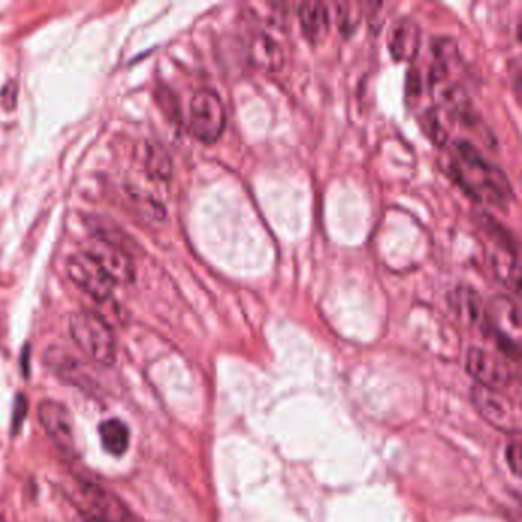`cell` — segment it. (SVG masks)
<instances>
[{
  "label": "cell",
  "mask_w": 522,
  "mask_h": 522,
  "mask_svg": "<svg viewBox=\"0 0 522 522\" xmlns=\"http://www.w3.org/2000/svg\"><path fill=\"white\" fill-rule=\"evenodd\" d=\"M100 441H102L103 449L114 457H121L128 451L129 443H131V431L124 421L118 418L103 421L100 428Z\"/></svg>",
  "instance_id": "13"
},
{
  "label": "cell",
  "mask_w": 522,
  "mask_h": 522,
  "mask_svg": "<svg viewBox=\"0 0 522 522\" xmlns=\"http://www.w3.org/2000/svg\"><path fill=\"white\" fill-rule=\"evenodd\" d=\"M248 56L253 65L265 71H278L284 65V51L275 39L267 34H255L248 46Z\"/></svg>",
  "instance_id": "12"
},
{
  "label": "cell",
  "mask_w": 522,
  "mask_h": 522,
  "mask_svg": "<svg viewBox=\"0 0 522 522\" xmlns=\"http://www.w3.org/2000/svg\"><path fill=\"white\" fill-rule=\"evenodd\" d=\"M0 522H4V521H2V519H0Z\"/></svg>",
  "instance_id": "21"
},
{
  "label": "cell",
  "mask_w": 522,
  "mask_h": 522,
  "mask_svg": "<svg viewBox=\"0 0 522 522\" xmlns=\"http://www.w3.org/2000/svg\"><path fill=\"white\" fill-rule=\"evenodd\" d=\"M27 412L28 403L25 402V397H23V395H19L16 400V406H14L13 425L19 428V426L22 425L23 418H25Z\"/></svg>",
  "instance_id": "19"
},
{
  "label": "cell",
  "mask_w": 522,
  "mask_h": 522,
  "mask_svg": "<svg viewBox=\"0 0 522 522\" xmlns=\"http://www.w3.org/2000/svg\"><path fill=\"white\" fill-rule=\"evenodd\" d=\"M449 299H451L452 308H454L455 313L461 319L474 323V325H477V323L483 325L486 308H483V305H481V299L477 291L469 287H458Z\"/></svg>",
  "instance_id": "14"
},
{
  "label": "cell",
  "mask_w": 522,
  "mask_h": 522,
  "mask_svg": "<svg viewBox=\"0 0 522 522\" xmlns=\"http://www.w3.org/2000/svg\"><path fill=\"white\" fill-rule=\"evenodd\" d=\"M423 128H425L426 134L435 144H438V146L446 144L447 132L443 123H441L440 115H438L435 109L426 112L425 118H423Z\"/></svg>",
  "instance_id": "17"
},
{
  "label": "cell",
  "mask_w": 522,
  "mask_h": 522,
  "mask_svg": "<svg viewBox=\"0 0 522 522\" xmlns=\"http://www.w3.org/2000/svg\"><path fill=\"white\" fill-rule=\"evenodd\" d=\"M297 17L308 42L317 45L330 31V11L323 2H305L297 5Z\"/></svg>",
  "instance_id": "11"
},
{
  "label": "cell",
  "mask_w": 522,
  "mask_h": 522,
  "mask_svg": "<svg viewBox=\"0 0 522 522\" xmlns=\"http://www.w3.org/2000/svg\"><path fill=\"white\" fill-rule=\"evenodd\" d=\"M37 415L49 440L53 441L63 454H72L76 449V431L69 409L54 400H43L37 408Z\"/></svg>",
  "instance_id": "5"
},
{
  "label": "cell",
  "mask_w": 522,
  "mask_h": 522,
  "mask_svg": "<svg viewBox=\"0 0 522 522\" xmlns=\"http://www.w3.org/2000/svg\"><path fill=\"white\" fill-rule=\"evenodd\" d=\"M466 366L470 376L474 377L478 385L484 386V388H501L512 380V372L509 371V368L480 348H472L469 351Z\"/></svg>",
  "instance_id": "8"
},
{
  "label": "cell",
  "mask_w": 522,
  "mask_h": 522,
  "mask_svg": "<svg viewBox=\"0 0 522 522\" xmlns=\"http://www.w3.org/2000/svg\"><path fill=\"white\" fill-rule=\"evenodd\" d=\"M507 466L512 470V474H519V444L518 441H513L506 449Z\"/></svg>",
  "instance_id": "18"
},
{
  "label": "cell",
  "mask_w": 522,
  "mask_h": 522,
  "mask_svg": "<svg viewBox=\"0 0 522 522\" xmlns=\"http://www.w3.org/2000/svg\"><path fill=\"white\" fill-rule=\"evenodd\" d=\"M86 252L98 262L114 284H132L134 282V262L126 248L95 239Z\"/></svg>",
  "instance_id": "6"
},
{
  "label": "cell",
  "mask_w": 522,
  "mask_h": 522,
  "mask_svg": "<svg viewBox=\"0 0 522 522\" xmlns=\"http://www.w3.org/2000/svg\"><path fill=\"white\" fill-rule=\"evenodd\" d=\"M69 333L89 360L112 366L117 359L114 333L105 319L92 311H77L69 319Z\"/></svg>",
  "instance_id": "2"
},
{
  "label": "cell",
  "mask_w": 522,
  "mask_h": 522,
  "mask_svg": "<svg viewBox=\"0 0 522 522\" xmlns=\"http://www.w3.org/2000/svg\"><path fill=\"white\" fill-rule=\"evenodd\" d=\"M337 25L343 34H351L357 27H359L360 20H362L363 4H350V2H343L337 4Z\"/></svg>",
  "instance_id": "16"
},
{
  "label": "cell",
  "mask_w": 522,
  "mask_h": 522,
  "mask_svg": "<svg viewBox=\"0 0 522 522\" xmlns=\"http://www.w3.org/2000/svg\"><path fill=\"white\" fill-rule=\"evenodd\" d=\"M86 522H111V521H106V519L98 518V516L86 515Z\"/></svg>",
  "instance_id": "20"
},
{
  "label": "cell",
  "mask_w": 522,
  "mask_h": 522,
  "mask_svg": "<svg viewBox=\"0 0 522 522\" xmlns=\"http://www.w3.org/2000/svg\"><path fill=\"white\" fill-rule=\"evenodd\" d=\"M66 273L69 279L94 301L105 302L112 296L114 282L88 252L72 255L66 262Z\"/></svg>",
  "instance_id": "4"
},
{
  "label": "cell",
  "mask_w": 522,
  "mask_h": 522,
  "mask_svg": "<svg viewBox=\"0 0 522 522\" xmlns=\"http://www.w3.org/2000/svg\"><path fill=\"white\" fill-rule=\"evenodd\" d=\"M83 495L88 503L86 515L98 516L111 522H129L128 510L108 490L95 484L85 483Z\"/></svg>",
  "instance_id": "10"
},
{
  "label": "cell",
  "mask_w": 522,
  "mask_h": 522,
  "mask_svg": "<svg viewBox=\"0 0 522 522\" xmlns=\"http://www.w3.org/2000/svg\"><path fill=\"white\" fill-rule=\"evenodd\" d=\"M189 126L195 138L212 144L226 131L227 112L218 92L201 88L193 94L189 106Z\"/></svg>",
  "instance_id": "3"
},
{
  "label": "cell",
  "mask_w": 522,
  "mask_h": 522,
  "mask_svg": "<svg viewBox=\"0 0 522 522\" xmlns=\"http://www.w3.org/2000/svg\"><path fill=\"white\" fill-rule=\"evenodd\" d=\"M449 170L461 189L474 200L500 207L512 203L513 189L506 173L469 141H455Z\"/></svg>",
  "instance_id": "1"
},
{
  "label": "cell",
  "mask_w": 522,
  "mask_h": 522,
  "mask_svg": "<svg viewBox=\"0 0 522 522\" xmlns=\"http://www.w3.org/2000/svg\"><path fill=\"white\" fill-rule=\"evenodd\" d=\"M472 400L478 412L489 421L490 425L504 431H518V417L512 405L504 397L496 394L495 389L475 386L472 391Z\"/></svg>",
  "instance_id": "7"
},
{
  "label": "cell",
  "mask_w": 522,
  "mask_h": 522,
  "mask_svg": "<svg viewBox=\"0 0 522 522\" xmlns=\"http://www.w3.org/2000/svg\"><path fill=\"white\" fill-rule=\"evenodd\" d=\"M146 167L147 172L157 180H167L172 175V161L169 154L158 144L147 147Z\"/></svg>",
  "instance_id": "15"
},
{
  "label": "cell",
  "mask_w": 522,
  "mask_h": 522,
  "mask_svg": "<svg viewBox=\"0 0 522 522\" xmlns=\"http://www.w3.org/2000/svg\"><path fill=\"white\" fill-rule=\"evenodd\" d=\"M389 51L397 62H412L420 53L421 31L418 23L409 17L395 22L389 37Z\"/></svg>",
  "instance_id": "9"
}]
</instances>
